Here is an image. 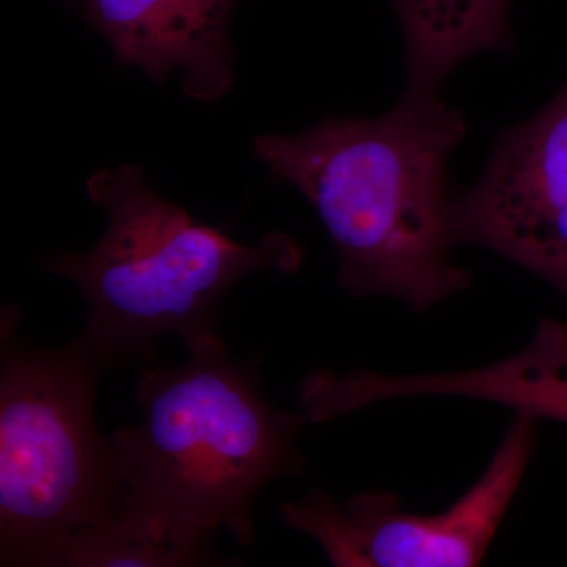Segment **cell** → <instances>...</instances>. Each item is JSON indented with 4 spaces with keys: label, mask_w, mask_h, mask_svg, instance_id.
<instances>
[{
    "label": "cell",
    "mask_w": 567,
    "mask_h": 567,
    "mask_svg": "<svg viewBox=\"0 0 567 567\" xmlns=\"http://www.w3.org/2000/svg\"><path fill=\"white\" fill-rule=\"evenodd\" d=\"M186 349L182 365L142 371L140 421L110 436L121 502L87 533V566L219 565L213 536L251 546L257 495L303 472L308 417L268 402L259 363L233 360L219 334Z\"/></svg>",
    "instance_id": "1"
},
{
    "label": "cell",
    "mask_w": 567,
    "mask_h": 567,
    "mask_svg": "<svg viewBox=\"0 0 567 567\" xmlns=\"http://www.w3.org/2000/svg\"><path fill=\"white\" fill-rule=\"evenodd\" d=\"M465 115L442 93H402L379 117L324 118L295 136L262 134L254 155L315 207L352 297L399 298L427 311L470 286L451 262L447 188Z\"/></svg>",
    "instance_id": "2"
},
{
    "label": "cell",
    "mask_w": 567,
    "mask_h": 567,
    "mask_svg": "<svg viewBox=\"0 0 567 567\" xmlns=\"http://www.w3.org/2000/svg\"><path fill=\"white\" fill-rule=\"evenodd\" d=\"M85 189L107 213L103 237L91 251L47 257L43 270L81 290L89 322L80 339L106 369L147 357L167 334L185 346L215 338L235 284L257 271L295 274L303 264L289 234L235 241L153 192L141 166L104 167Z\"/></svg>",
    "instance_id": "3"
},
{
    "label": "cell",
    "mask_w": 567,
    "mask_h": 567,
    "mask_svg": "<svg viewBox=\"0 0 567 567\" xmlns=\"http://www.w3.org/2000/svg\"><path fill=\"white\" fill-rule=\"evenodd\" d=\"M102 361L80 338L62 349L3 346L0 372V565L61 566L121 502L110 439L96 427Z\"/></svg>",
    "instance_id": "4"
},
{
    "label": "cell",
    "mask_w": 567,
    "mask_h": 567,
    "mask_svg": "<svg viewBox=\"0 0 567 567\" xmlns=\"http://www.w3.org/2000/svg\"><path fill=\"white\" fill-rule=\"evenodd\" d=\"M536 446V421L514 416L484 475L439 514L409 513L390 492L339 503L322 488L281 507L336 567H472L486 558Z\"/></svg>",
    "instance_id": "5"
},
{
    "label": "cell",
    "mask_w": 567,
    "mask_h": 567,
    "mask_svg": "<svg viewBox=\"0 0 567 567\" xmlns=\"http://www.w3.org/2000/svg\"><path fill=\"white\" fill-rule=\"evenodd\" d=\"M451 244L498 254L567 298V82L499 134L472 188L453 193Z\"/></svg>",
    "instance_id": "6"
},
{
    "label": "cell",
    "mask_w": 567,
    "mask_h": 567,
    "mask_svg": "<svg viewBox=\"0 0 567 567\" xmlns=\"http://www.w3.org/2000/svg\"><path fill=\"white\" fill-rule=\"evenodd\" d=\"M118 62L152 81L183 73L189 99L213 102L233 87L229 18L207 0H82Z\"/></svg>",
    "instance_id": "7"
},
{
    "label": "cell",
    "mask_w": 567,
    "mask_h": 567,
    "mask_svg": "<svg viewBox=\"0 0 567 567\" xmlns=\"http://www.w3.org/2000/svg\"><path fill=\"white\" fill-rule=\"evenodd\" d=\"M353 410L402 398L447 395L494 402L529 420L567 424V323L546 319L520 352L483 368L436 374L352 371L342 382Z\"/></svg>",
    "instance_id": "8"
},
{
    "label": "cell",
    "mask_w": 567,
    "mask_h": 567,
    "mask_svg": "<svg viewBox=\"0 0 567 567\" xmlns=\"http://www.w3.org/2000/svg\"><path fill=\"white\" fill-rule=\"evenodd\" d=\"M405 43V92L440 93L475 55L511 52L513 0H388Z\"/></svg>",
    "instance_id": "9"
}]
</instances>
